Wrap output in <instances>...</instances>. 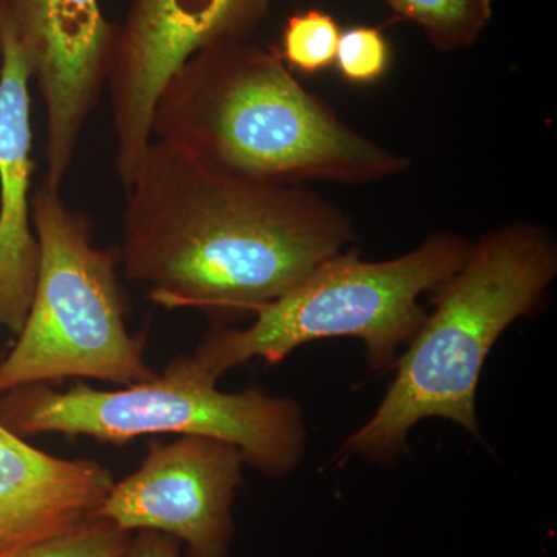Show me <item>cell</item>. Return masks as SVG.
Returning a JSON list of instances; mask_svg holds the SVG:
<instances>
[{
    "label": "cell",
    "instance_id": "1",
    "mask_svg": "<svg viewBox=\"0 0 557 557\" xmlns=\"http://www.w3.org/2000/svg\"><path fill=\"white\" fill-rule=\"evenodd\" d=\"M126 199L121 269L170 310L255 314L357 239L318 194L220 171L160 138Z\"/></svg>",
    "mask_w": 557,
    "mask_h": 557
},
{
    "label": "cell",
    "instance_id": "2",
    "mask_svg": "<svg viewBox=\"0 0 557 557\" xmlns=\"http://www.w3.org/2000/svg\"><path fill=\"white\" fill-rule=\"evenodd\" d=\"M152 137L220 171L278 185H366L412 164L347 126L251 39L215 44L182 65L160 91Z\"/></svg>",
    "mask_w": 557,
    "mask_h": 557
},
{
    "label": "cell",
    "instance_id": "3",
    "mask_svg": "<svg viewBox=\"0 0 557 557\" xmlns=\"http://www.w3.org/2000/svg\"><path fill=\"white\" fill-rule=\"evenodd\" d=\"M557 276V244L544 226L511 222L483 234L463 265L435 289L426 313L373 416L351 432L338 458L388 461L410 431L443 418L479 437L483 366L509 325L533 313Z\"/></svg>",
    "mask_w": 557,
    "mask_h": 557
},
{
    "label": "cell",
    "instance_id": "4",
    "mask_svg": "<svg viewBox=\"0 0 557 557\" xmlns=\"http://www.w3.org/2000/svg\"><path fill=\"white\" fill-rule=\"evenodd\" d=\"M472 244L454 233H435L399 258L370 262L355 249L333 256L281 298L255 311L245 329L215 325L189 355L218 381L230 370L263 359L284 361L311 341L357 338L375 372L395 368L428 311L418 304L456 274Z\"/></svg>",
    "mask_w": 557,
    "mask_h": 557
},
{
    "label": "cell",
    "instance_id": "5",
    "mask_svg": "<svg viewBox=\"0 0 557 557\" xmlns=\"http://www.w3.org/2000/svg\"><path fill=\"white\" fill-rule=\"evenodd\" d=\"M190 357L172 359L156 379L100 391L78 381L69 391L25 386L0 397V426L16 437L61 434L123 445L146 435H200L231 443L247 467L287 478L307 450L295 399L260 387L223 392Z\"/></svg>",
    "mask_w": 557,
    "mask_h": 557
},
{
    "label": "cell",
    "instance_id": "6",
    "mask_svg": "<svg viewBox=\"0 0 557 557\" xmlns=\"http://www.w3.org/2000/svg\"><path fill=\"white\" fill-rule=\"evenodd\" d=\"M32 220L38 278L24 327L0 358V397L65 380L127 387L156 379L145 336L131 333L124 319L119 248L98 247L90 219L44 180L33 190Z\"/></svg>",
    "mask_w": 557,
    "mask_h": 557
},
{
    "label": "cell",
    "instance_id": "7",
    "mask_svg": "<svg viewBox=\"0 0 557 557\" xmlns=\"http://www.w3.org/2000/svg\"><path fill=\"white\" fill-rule=\"evenodd\" d=\"M276 0H132L116 24L108 76L115 172L131 188L149 143L160 91L190 58L230 40H249Z\"/></svg>",
    "mask_w": 557,
    "mask_h": 557
},
{
    "label": "cell",
    "instance_id": "8",
    "mask_svg": "<svg viewBox=\"0 0 557 557\" xmlns=\"http://www.w3.org/2000/svg\"><path fill=\"white\" fill-rule=\"evenodd\" d=\"M245 465L240 450L222 440H152L137 471L115 482L95 518L129 533L168 534L186 557H230Z\"/></svg>",
    "mask_w": 557,
    "mask_h": 557
},
{
    "label": "cell",
    "instance_id": "9",
    "mask_svg": "<svg viewBox=\"0 0 557 557\" xmlns=\"http://www.w3.org/2000/svg\"><path fill=\"white\" fill-rule=\"evenodd\" d=\"M46 109L44 180L61 188L108 86L116 24L100 0H0Z\"/></svg>",
    "mask_w": 557,
    "mask_h": 557
},
{
    "label": "cell",
    "instance_id": "10",
    "mask_svg": "<svg viewBox=\"0 0 557 557\" xmlns=\"http://www.w3.org/2000/svg\"><path fill=\"white\" fill-rule=\"evenodd\" d=\"M30 70L0 14V329L17 336L30 310L40 248L33 230Z\"/></svg>",
    "mask_w": 557,
    "mask_h": 557
},
{
    "label": "cell",
    "instance_id": "11",
    "mask_svg": "<svg viewBox=\"0 0 557 557\" xmlns=\"http://www.w3.org/2000/svg\"><path fill=\"white\" fill-rule=\"evenodd\" d=\"M115 478L90 458H62L0 435V557L70 533L97 516Z\"/></svg>",
    "mask_w": 557,
    "mask_h": 557
},
{
    "label": "cell",
    "instance_id": "12",
    "mask_svg": "<svg viewBox=\"0 0 557 557\" xmlns=\"http://www.w3.org/2000/svg\"><path fill=\"white\" fill-rule=\"evenodd\" d=\"M395 17L423 28L442 51L471 47L493 17V0H381Z\"/></svg>",
    "mask_w": 557,
    "mask_h": 557
},
{
    "label": "cell",
    "instance_id": "13",
    "mask_svg": "<svg viewBox=\"0 0 557 557\" xmlns=\"http://www.w3.org/2000/svg\"><path fill=\"white\" fill-rule=\"evenodd\" d=\"M341 30L329 13L304 11L289 17L282 36V60L302 73H317L335 62Z\"/></svg>",
    "mask_w": 557,
    "mask_h": 557
},
{
    "label": "cell",
    "instance_id": "14",
    "mask_svg": "<svg viewBox=\"0 0 557 557\" xmlns=\"http://www.w3.org/2000/svg\"><path fill=\"white\" fill-rule=\"evenodd\" d=\"M132 534L109 520L94 518L64 536L14 557H126Z\"/></svg>",
    "mask_w": 557,
    "mask_h": 557
},
{
    "label": "cell",
    "instance_id": "15",
    "mask_svg": "<svg viewBox=\"0 0 557 557\" xmlns=\"http://www.w3.org/2000/svg\"><path fill=\"white\" fill-rule=\"evenodd\" d=\"M391 50L379 28L354 27L341 32L335 62L348 83L370 84L386 73Z\"/></svg>",
    "mask_w": 557,
    "mask_h": 557
},
{
    "label": "cell",
    "instance_id": "16",
    "mask_svg": "<svg viewBox=\"0 0 557 557\" xmlns=\"http://www.w3.org/2000/svg\"><path fill=\"white\" fill-rule=\"evenodd\" d=\"M182 548L177 539L157 531L141 530L132 534L126 557H182Z\"/></svg>",
    "mask_w": 557,
    "mask_h": 557
},
{
    "label": "cell",
    "instance_id": "17",
    "mask_svg": "<svg viewBox=\"0 0 557 557\" xmlns=\"http://www.w3.org/2000/svg\"><path fill=\"white\" fill-rule=\"evenodd\" d=\"M7 432H9V431H5V429H3L2 426H0V435H2V434H7Z\"/></svg>",
    "mask_w": 557,
    "mask_h": 557
}]
</instances>
